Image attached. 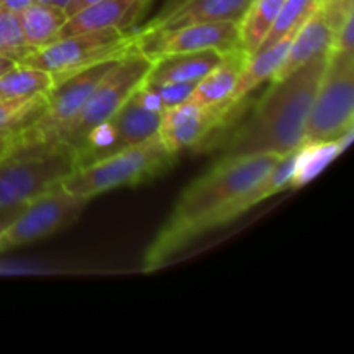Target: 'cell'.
Returning <instances> with one entry per match:
<instances>
[{"label": "cell", "instance_id": "cell-5", "mask_svg": "<svg viewBox=\"0 0 354 354\" xmlns=\"http://www.w3.org/2000/svg\"><path fill=\"white\" fill-rule=\"evenodd\" d=\"M151 68L152 59L135 48L121 55L111 66L109 71L99 80L83 109L69 123V127L59 135L55 145H66L71 151L80 147L82 142L90 135V131L109 120L137 92Z\"/></svg>", "mask_w": 354, "mask_h": 354}, {"label": "cell", "instance_id": "cell-29", "mask_svg": "<svg viewBox=\"0 0 354 354\" xmlns=\"http://www.w3.org/2000/svg\"><path fill=\"white\" fill-rule=\"evenodd\" d=\"M16 145H17L16 131L0 130V159L12 154V152L16 151Z\"/></svg>", "mask_w": 354, "mask_h": 354}, {"label": "cell", "instance_id": "cell-3", "mask_svg": "<svg viewBox=\"0 0 354 354\" xmlns=\"http://www.w3.org/2000/svg\"><path fill=\"white\" fill-rule=\"evenodd\" d=\"M176 158L178 156L169 152L159 135H156L109 158L75 168L59 183L69 194L90 203L93 197L111 190L133 187L154 178L168 169Z\"/></svg>", "mask_w": 354, "mask_h": 354}, {"label": "cell", "instance_id": "cell-8", "mask_svg": "<svg viewBox=\"0 0 354 354\" xmlns=\"http://www.w3.org/2000/svg\"><path fill=\"white\" fill-rule=\"evenodd\" d=\"M162 109L152 102L144 90L137 92L102 124L90 131L80 147L73 151L75 168L109 158L118 152L156 137L161 124Z\"/></svg>", "mask_w": 354, "mask_h": 354}, {"label": "cell", "instance_id": "cell-16", "mask_svg": "<svg viewBox=\"0 0 354 354\" xmlns=\"http://www.w3.org/2000/svg\"><path fill=\"white\" fill-rule=\"evenodd\" d=\"M332 45H334V30L327 23L322 10L318 9L294 35L286 59H283L282 66H280L273 80L283 78L289 73L296 71L297 68L310 62L311 59L327 54L332 50Z\"/></svg>", "mask_w": 354, "mask_h": 354}, {"label": "cell", "instance_id": "cell-10", "mask_svg": "<svg viewBox=\"0 0 354 354\" xmlns=\"http://www.w3.org/2000/svg\"><path fill=\"white\" fill-rule=\"evenodd\" d=\"M86 201L62 189L61 183L41 192L0 227V254L44 241L78 220Z\"/></svg>", "mask_w": 354, "mask_h": 354}, {"label": "cell", "instance_id": "cell-21", "mask_svg": "<svg viewBox=\"0 0 354 354\" xmlns=\"http://www.w3.org/2000/svg\"><path fill=\"white\" fill-rule=\"evenodd\" d=\"M353 140V131L346 133L339 140L330 142H304L297 149L296 165H294L292 178L289 182V189H297L310 182L322 169L327 168Z\"/></svg>", "mask_w": 354, "mask_h": 354}, {"label": "cell", "instance_id": "cell-33", "mask_svg": "<svg viewBox=\"0 0 354 354\" xmlns=\"http://www.w3.org/2000/svg\"><path fill=\"white\" fill-rule=\"evenodd\" d=\"M71 2V0H50V3H54V6L61 7V9H66V6Z\"/></svg>", "mask_w": 354, "mask_h": 354}, {"label": "cell", "instance_id": "cell-15", "mask_svg": "<svg viewBox=\"0 0 354 354\" xmlns=\"http://www.w3.org/2000/svg\"><path fill=\"white\" fill-rule=\"evenodd\" d=\"M225 54L218 50H197L168 54L152 61V68L145 76L147 83H197Z\"/></svg>", "mask_w": 354, "mask_h": 354}, {"label": "cell", "instance_id": "cell-24", "mask_svg": "<svg viewBox=\"0 0 354 354\" xmlns=\"http://www.w3.org/2000/svg\"><path fill=\"white\" fill-rule=\"evenodd\" d=\"M33 48L28 45L17 14L0 9V55L14 62H23Z\"/></svg>", "mask_w": 354, "mask_h": 354}, {"label": "cell", "instance_id": "cell-18", "mask_svg": "<svg viewBox=\"0 0 354 354\" xmlns=\"http://www.w3.org/2000/svg\"><path fill=\"white\" fill-rule=\"evenodd\" d=\"M244 62L245 54L241 48L225 54L220 64L214 66L204 78H201L196 83L187 102L207 107L237 106V104H230V95L234 92L239 73H241Z\"/></svg>", "mask_w": 354, "mask_h": 354}, {"label": "cell", "instance_id": "cell-17", "mask_svg": "<svg viewBox=\"0 0 354 354\" xmlns=\"http://www.w3.org/2000/svg\"><path fill=\"white\" fill-rule=\"evenodd\" d=\"M296 33L297 30L289 31L286 37L280 38L273 45L261 48V50L254 52L252 55L245 57L244 66H242L241 73H239L235 88L230 95V104H241L252 90H256L263 83L272 82L275 78L277 71L282 66L287 50H289L290 41H292Z\"/></svg>", "mask_w": 354, "mask_h": 354}, {"label": "cell", "instance_id": "cell-11", "mask_svg": "<svg viewBox=\"0 0 354 354\" xmlns=\"http://www.w3.org/2000/svg\"><path fill=\"white\" fill-rule=\"evenodd\" d=\"M133 48L152 61L178 52L218 50L221 54H228L241 48L239 23L218 21V23L189 24L161 33H137L135 30Z\"/></svg>", "mask_w": 354, "mask_h": 354}, {"label": "cell", "instance_id": "cell-25", "mask_svg": "<svg viewBox=\"0 0 354 354\" xmlns=\"http://www.w3.org/2000/svg\"><path fill=\"white\" fill-rule=\"evenodd\" d=\"M47 95L28 102H0V130L19 131L44 111Z\"/></svg>", "mask_w": 354, "mask_h": 354}, {"label": "cell", "instance_id": "cell-34", "mask_svg": "<svg viewBox=\"0 0 354 354\" xmlns=\"http://www.w3.org/2000/svg\"><path fill=\"white\" fill-rule=\"evenodd\" d=\"M33 2H50V0H33Z\"/></svg>", "mask_w": 354, "mask_h": 354}, {"label": "cell", "instance_id": "cell-26", "mask_svg": "<svg viewBox=\"0 0 354 354\" xmlns=\"http://www.w3.org/2000/svg\"><path fill=\"white\" fill-rule=\"evenodd\" d=\"M194 86L196 83H147L144 80L140 88L152 102H156L165 111L187 102Z\"/></svg>", "mask_w": 354, "mask_h": 354}, {"label": "cell", "instance_id": "cell-13", "mask_svg": "<svg viewBox=\"0 0 354 354\" xmlns=\"http://www.w3.org/2000/svg\"><path fill=\"white\" fill-rule=\"evenodd\" d=\"M252 0H183L178 6L149 21L137 33H161L199 23H239Z\"/></svg>", "mask_w": 354, "mask_h": 354}, {"label": "cell", "instance_id": "cell-31", "mask_svg": "<svg viewBox=\"0 0 354 354\" xmlns=\"http://www.w3.org/2000/svg\"><path fill=\"white\" fill-rule=\"evenodd\" d=\"M97 2H100V0H71V2L66 6L64 12H66V16H73V14H76L78 10L93 6V3H97Z\"/></svg>", "mask_w": 354, "mask_h": 354}, {"label": "cell", "instance_id": "cell-9", "mask_svg": "<svg viewBox=\"0 0 354 354\" xmlns=\"http://www.w3.org/2000/svg\"><path fill=\"white\" fill-rule=\"evenodd\" d=\"M116 61L118 59L99 62L55 83L54 88L47 93L44 111L30 124L16 131V151L55 145L59 135L78 116L99 80Z\"/></svg>", "mask_w": 354, "mask_h": 354}, {"label": "cell", "instance_id": "cell-27", "mask_svg": "<svg viewBox=\"0 0 354 354\" xmlns=\"http://www.w3.org/2000/svg\"><path fill=\"white\" fill-rule=\"evenodd\" d=\"M320 10L335 31L346 17L354 14V0H320Z\"/></svg>", "mask_w": 354, "mask_h": 354}, {"label": "cell", "instance_id": "cell-7", "mask_svg": "<svg viewBox=\"0 0 354 354\" xmlns=\"http://www.w3.org/2000/svg\"><path fill=\"white\" fill-rule=\"evenodd\" d=\"M135 30H97L57 38L52 44L31 52L19 64L44 69L55 83L93 64L120 59L133 48Z\"/></svg>", "mask_w": 354, "mask_h": 354}, {"label": "cell", "instance_id": "cell-14", "mask_svg": "<svg viewBox=\"0 0 354 354\" xmlns=\"http://www.w3.org/2000/svg\"><path fill=\"white\" fill-rule=\"evenodd\" d=\"M147 2L149 0H100L93 6L78 10L73 16H68L59 38L85 33V31L133 28L135 21L144 12Z\"/></svg>", "mask_w": 354, "mask_h": 354}, {"label": "cell", "instance_id": "cell-4", "mask_svg": "<svg viewBox=\"0 0 354 354\" xmlns=\"http://www.w3.org/2000/svg\"><path fill=\"white\" fill-rule=\"evenodd\" d=\"M75 169L73 151L66 145L16 151L0 159V216L21 207L57 185Z\"/></svg>", "mask_w": 354, "mask_h": 354}, {"label": "cell", "instance_id": "cell-12", "mask_svg": "<svg viewBox=\"0 0 354 354\" xmlns=\"http://www.w3.org/2000/svg\"><path fill=\"white\" fill-rule=\"evenodd\" d=\"M237 106H197L183 102L162 111L159 138L169 152L178 156L187 149L199 147L213 131L223 127Z\"/></svg>", "mask_w": 354, "mask_h": 354}, {"label": "cell", "instance_id": "cell-19", "mask_svg": "<svg viewBox=\"0 0 354 354\" xmlns=\"http://www.w3.org/2000/svg\"><path fill=\"white\" fill-rule=\"evenodd\" d=\"M17 19L28 45L35 52L57 40L68 16L64 9L50 2H31L17 14Z\"/></svg>", "mask_w": 354, "mask_h": 354}, {"label": "cell", "instance_id": "cell-30", "mask_svg": "<svg viewBox=\"0 0 354 354\" xmlns=\"http://www.w3.org/2000/svg\"><path fill=\"white\" fill-rule=\"evenodd\" d=\"M31 2H33V0H0V9L19 14L21 10L26 9Z\"/></svg>", "mask_w": 354, "mask_h": 354}, {"label": "cell", "instance_id": "cell-20", "mask_svg": "<svg viewBox=\"0 0 354 354\" xmlns=\"http://www.w3.org/2000/svg\"><path fill=\"white\" fill-rule=\"evenodd\" d=\"M55 85L50 73L26 64H16L0 75V102H28L47 95Z\"/></svg>", "mask_w": 354, "mask_h": 354}, {"label": "cell", "instance_id": "cell-2", "mask_svg": "<svg viewBox=\"0 0 354 354\" xmlns=\"http://www.w3.org/2000/svg\"><path fill=\"white\" fill-rule=\"evenodd\" d=\"M328 52L273 80L251 116L221 147V158L273 154L283 158L304 144L308 116L327 66Z\"/></svg>", "mask_w": 354, "mask_h": 354}, {"label": "cell", "instance_id": "cell-32", "mask_svg": "<svg viewBox=\"0 0 354 354\" xmlns=\"http://www.w3.org/2000/svg\"><path fill=\"white\" fill-rule=\"evenodd\" d=\"M16 64H17V62H14V61H10V59L0 55V75H3L6 71H9V69L12 68V66H16Z\"/></svg>", "mask_w": 354, "mask_h": 354}, {"label": "cell", "instance_id": "cell-1", "mask_svg": "<svg viewBox=\"0 0 354 354\" xmlns=\"http://www.w3.org/2000/svg\"><path fill=\"white\" fill-rule=\"evenodd\" d=\"M279 161L280 156L273 154L220 158L209 171L194 180L176 201L173 213L145 251V272L165 266L176 252L206 234L211 218L265 178Z\"/></svg>", "mask_w": 354, "mask_h": 354}, {"label": "cell", "instance_id": "cell-23", "mask_svg": "<svg viewBox=\"0 0 354 354\" xmlns=\"http://www.w3.org/2000/svg\"><path fill=\"white\" fill-rule=\"evenodd\" d=\"M318 9H320V0H283L279 16H277L275 23H273L272 30L261 44L259 50L279 41L289 31L299 30Z\"/></svg>", "mask_w": 354, "mask_h": 354}, {"label": "cell", "instance_id": "cell-28", "mask_svg": "<svg viewBox=\"0 0 354 354\" xmlns=\"http://www.w3.org/2000/svg\"><path fill=\"white\" fill-rule=\"evenodd\" d=\"M354 14L346 17L344 23L334 31V45L332 50H344L353 52L354 50Z\"/></svg>", "mask_w": 354, "mask_h": 354}, {"label": "cell", "instance_id": "cell-6", "mask_svg": "<svg viewBox=\"0 0 354 354\" xmlns=\"http://www.w3.org/2000/svg\"><path fill=\"white\" fill-rule=\"evenodd\" d=\"M354 124V50H330L308 116L304 142L339 140Z\"/></svg>", "mask_w": 354, "mask_h": 354}, {"label": "cell", "instance_id": "cell-22", "mask_svg": "<svg viewBox=\"0 0 354 354\" xmlns=\"http://www.w3.org/2000/svg\"><path fill=\"white\" fill-rule=\"evenodd\" d=\"M283 0H252L242 19L239 21L241 50L245 57L259 50L275 23Z\"/></svg>", "mask_w": 354, "mask_h": 354}]
</instances>
